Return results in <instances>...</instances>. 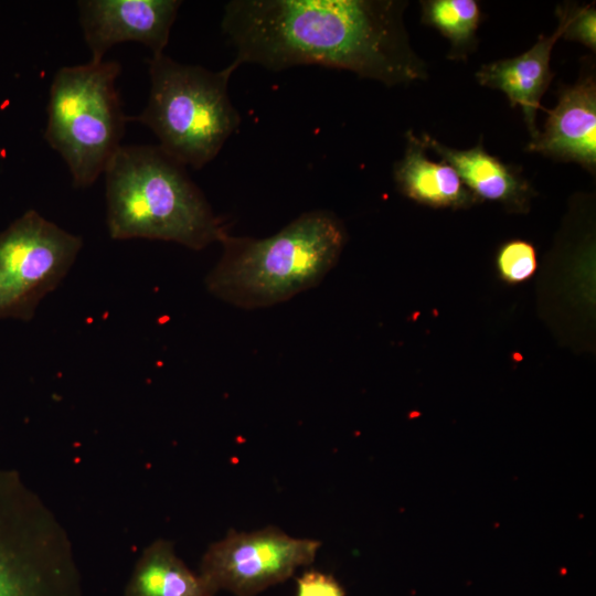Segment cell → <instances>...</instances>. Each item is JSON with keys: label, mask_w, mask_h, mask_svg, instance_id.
<instances>
[{"label": "cell", "mask_w": 596, "mask_h": 596, "mask_svg": "<svg viewBox=\"0 0 596 596\" xmlns=\"http://www.w3.org/2000/svg\"><path fill=\"white\" fill-rule=\"evenodd\" d=\"M321 543L299 539L269 525L252 532L230 530L203 554L200 574L215 588L235 596H256L310 565Z\"/></svg>", "instance_id": "obj_7"}, {"label": "cell", "mask_w": 596, "mask_h": 596, "mask_svg": "<svg viewBox=\"0 0 596 596\" xmlns=\"http://www.w3.org/2000/svg\"><path fill=\"white\" fill-rule=\"evenodd\" d=\"M82 238L28 210L0 232V319L29 321L68 273Z\"/></svg>", "instance_id": "obj_6"}, {"label": "cell", "mask_w": 596, "mask_h": 596, "mask_svg": "<svg viewBox=\"0 0 596 596\" xmlns=\"http://www.w3.org/2000/svg\"><path fill=\"white\" fill-rule=\"evenodd\" d=\"M496 266L502 280L509 284L523 283L536 272V249L524 240L508 241L497 252Z\"/></svg>", "instance_id": "obj_15"}, {"label": "cell", "mask_w": 596, "mask_h": 596, "mask_svg": "<svg viewBox=\"0 0 596 596\" xmlns=\"http://www.w3.org/2000/svg\"><path fill=\"white\" fill-rule=\"evenodd\" d=\"M406 7L403 0H232L221 28L236 68L315 64L395 86L428 77L409 42Z\"/></svg>", "instance_id": "obj_1"}, {"label": "cell", "mask_w": 596, "mask_h": 596, "mask_svg": "<svg viewBox=\"0 0 596 596\" xmlns=\"http://www.w3.org/2000/svg\"><path fill=\"white\" fill-rule=\"evenodd\" d=\"M116 61L61 67L52 81L44 138L65 161L76 189L92 185L121 147L128 117Z\"/></svg>", "instance_id": "obj_5"}, {"label": "cell", "mask_w": 596, "mask_h": 596, "mask_svg": "<svg viewBox=\"0 0 596 596\" xmlns=\"http://www.w3.org/2000/svg\"><path fill=\"white\" fill-rule=\"evenodd\" d=\"M562 29L557 24L550 35L541 34L534 45L524 53L481 65L476 79L481 86L501 91L511 107H520L533 140L539 129L536 113L541 98L554 77L550 61L555 43L561 39Z\"/></svg>", "instance_id": "obj_11"}, {"label": "cell", "mask_w": 596, "mask_h": 596, "mask_svg": "<svg viewBox=\"0 0 596 596\" xmlns=\"http://www.w3.org/2000/svg\"><path fill=\"white\" fill-rule=\"evenodd\" d=\"M148 102L131 120L151 129L158 146L181 164L203 168L241 125L227 92L236 67L213 72L163 53L148 60Z\"/></svg>", "instance_id": "obj_4"}, {"label": "cell", "mask_w": 596, "mask_h": 596, "mask_svg": "<svg viewBox=\"0 0 596 596\" xmlns=\"http://www.w3.org/2000/svg\"><path fill=\"white\" fill-rule=\"evenodd\" d=\"M561 38L578 42L596 51V9L594 3L579 6L565 2L556 8Z\"/></svg>", "instance_id": "obj_16"}, {"label": "cell", "mask_w": 596, "mask_h": 596, "mask_svg": "<svg viewBox=\"0 0 596 596\" xmlns=\"http://www.w3.org/2000/svg\"><path fill=\"white\" fill-rule=\"evenodd\" d=\"M215 588L191 571L171 542L157 540L142 552L125 588V596H214Z\"/></svg>", "instance_id": "obj_13"}, {"label": "cell", "mask_w": 596, "mask_h": 596, "mask_svg": "<svg viewBox=\"0 0 596 596\" xmlns=\"http://www.w3.org/2000/svg\"><path fill=\"white\" fill-rule=\"evenodd\" d=\"M426 149L434 151L457 172L466 188L481 201L501 204L510 212H528L536 194L521 169L490 155L480 141L470 149L446 146L430 135L419 137Z\"/></svg>", "instance_id": "obj_10"}, {"label": "cell", "mask_w": 596, "mask_h": 596, "mask_svg": "<svg viewBox=\"0 0 596 596\" xmlns=\"http://www.w3.org/2000/svg\"><path fill=\"white\" fill-rule=\"evenodd\" d=\"M345 240L343 224L326 210L305 212L262 240L227 234L206 288L242 308L283 302L317 286L337 264Z\"/></svg>", "instance_id": "obj_3"}, {"label": "cell", "mask_w": 596, "mask_h": 596, "mask_svg": "<svg viewBox=\"0 0 596 596\" xmlns=\"http://www.w3.org/2000/svg\"><path fill=\"white\" fill-rule=\"evenodd\" d=\"M403 157L394 163L393 175L401 193L434 209H469L479 203L445 161H433L426 147L412 130L405 135Z\"/></svg>", "instance_id": "obj_12"}, {"label": "cell", "mask_w": 596, "mask_h": 596, "mask_svg": "<svg viewBox=\"0 0 596 596\" xmlns=\"http://www.w3.org/2000/svg\"><path fill=\"white\" fill-rule=\"evenodd\" d=\"M422 22L436 29L450 44L447 57L466 61L477 47L482 13L476 0L421 1Z\"/></svg>", "instance_id": "obj_14"}, {"label": "cell", "mask_w": 596, "mask_h": 596, "mask_svg": "<svg viewBox=\"0 0 596 596\" xmlns=\"http://www.w3.org/2000/svg\"><path fill=\"white\" fill-rule=\"evenodd\" d=\"M526 150L558 161L578 163L596 171V79L594 73L581 75L558 94L549 110L543 130L530 140Z\"/></svg>", "instance_id": "obj_9"}, {"label": "cell", "mask_w": 596, "mask_h": 596, "mask_svg": "<svg viewBox=\"0 0 596 596\" xmlns=\"http://www.w3.org/2000/svg\"><path fill=\"white\" fill-rule=\"evenodd\" d=\"M79 22L91 61L99 63L106 52L123 42H138L163 54L181 6L179 0L78 1Z\"/></svg>", "instance_id": "obj_8"}, {"label": "cell", "mask_w": 596, "mask_h": 596, "mask_svg": "<svg viewBox=\"0 0 596 596\" xmlns=\"http://www.w3.org/2000/svg\"><path fill=\"white\" fill-rule=\"evenodd\" d=\"M111 238H148L202 249L228 233L185 166L159 146H121L105 170Z\"/></svg>", "instance_id": "obj_2"}, {"label": "cell", "mask_w": 596, "mask_h": 596, "mask_svg": "<svg viewBox=\"0 0 596 596\" xmlns=\"http://www.w3.org/2000/svg\"><path fill=\"white\" fill-rule=\"evenodd\" d=\"M296 596H345V592L331 574L308 570L296 579Z\"/></svg>", "instance_id": "obj_17"}]
</instances>
